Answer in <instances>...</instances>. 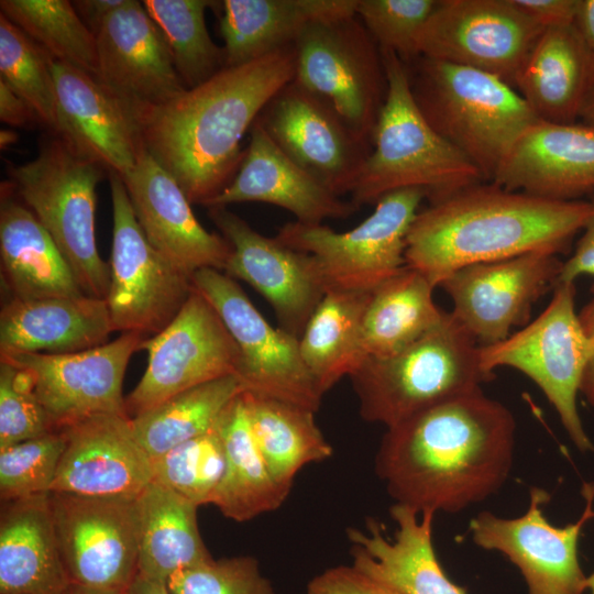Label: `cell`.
<instances>
[{
    "instance_id": "cell-20",
    "label": "cell",
    "mask_w": 594,
    "mask_h": 594,
    "mask_svg": "<svg viewBox=\"0 0 594 594\" xmlns=\"http://www.w3.org/2000/svg\"><path fill=\"white\" fill-rule=\"evenodd\" d=\"M99 81L139 124L182 95L184 86L164 36L142 2L125 0L96 35Z\"/></svg>"
},
{
    "instance_id": "cell-34",
    "label": "cell",
    "mask_w": 594,
    "mask_h": 594,
    "mask_svg": "<svg viewBox=\"0 0 594 594\" xmlns=\"http://www.w3.org/2000/svg\"><path fill=\"white\" fill-rule=\"evenodd\" d=\"M217 428L226 465L211 504L238 522L279 508L288 493L271 475L254 441L242 393L224 409Z\"/></svg>"
},
{
    "instance_id": "cell-14",
    "label": "cell",
    "mask_w": 594,
    "mask_h": 594,
    "mask_svg": "<svg viewBox=\"0 0 594 594\" xmlns=\"http://www.w3.org/2000/svg\"><path fill=\"white\" fill-rule=\"evenodd\" d=\"M146 370L125 398L130 418L195 386L238 375L239 349L213 306L195 288L176 317L146 338Z\"/></svg>"
},
{
    "instance_id": "cell-49",
    "label": "cell",
    "mask_w": 594,
    "mask_h": 594,
    "mask_svg": "<svg viewBox=\"0 0 594 594\" xmlns=\"http://www.w3.org/2000/svg\"><path fill=\"white\" fill-rule=\"evenodd\" d=\"M543 29L572 24L578 0H514Z\"/></svg>"
},
{
    "instance_id": "cell-37",
    "label": "cell",
    "mask_w": 594,
    "mask_h": 594,
    "mask_svg": "<svg viewBox=\"0 0 594 594\" xmlns=\"http://www.w3.org/2000/svg\"><path fill=\"white\" fill-rule=\"evenodd\" d=\"M371 294L328 290L305 327L300 355L322 394L364 361L361 333Z\"/></svg>"
},
{
    "instance_id": "cell-36",
    "label": "cell",
    "mask_w": 594,
    "mask_h": 594,
    "mask_svg": "<svg viewBox=\"0 0 594 594\" xmlns=\"http://www.w3.org/2000/svg\"><path fill=\"white\" fill-rule=\"evenodd\" d=\"M435 288L406 266L372 292L362 322L364 360L394 355L439 323L444 310L433 300Z\"/></svg>"
},
{
    "instance_id": "cell-33",
    "label": "cell",
    "mask_w": 594,
    "mask_h": 594,
    "mask_svg": "<svg viewBox=\"0 0 594 594\" xmlns=\"http://www.w3.org/2000/svg\"><path fill=\"white\" fill-rule=\"evenodd\" d=\"M138 571L166 583L177 572L212 559L197 522V506L152 481L135 498Z\"/></svg>"
},
{
    "instance_id": "cell-9",
    "label": "cell",
    "mask_w": 594,
    "mask_h": 594,
    "mask_svg": "<svg viewBox=\"0 0 594 594\" xmlns=\"http://www.w3.org/2000/svg\"><path fill=\"white\" fill-rule=\"evenodd\" d=\"M424 198L420 189L392 191L346 232L293 221L280 227L275 238L312 255L327 292H373L406 267L407 234Z\"/></svg>"
},
{
    "instance_id": "cell-58",
    "label": "cell",
    "mask_w": 594,
    "mask_h": 594,
    "mask_svg": "<svg viewBox=\"0 0 594 594\" xmlns=\"http://www.w3.org/2000/svg\"><path fill=\"white\" fill-rule=\"evenodd\" d=\"M587 590L591 591V594H594V572L587 576Z\"/></svg>"
},
{
    "instance_id": "cell-23",
    "label": "cell",
    "mask_w": 594,
    "mask_h": 594,
    "mask_svg": "<svg viewBox=\"0 0 594 594\" xmlns=\"http://www.w3.org/2000/svg\"><path fill=\"white\" fill-rule=\"evenodd\" d=\"M121 178L141 229L160 253L190 276L202 268L224 271L229 242L200 224L178 183L144 146Z\"/></svg>"
},
{
    "instance_id": "cell-41",
    "label": "cell",
    "mask_w": 594,
    "mask_h": 594,
    "mask_svg": "<svg viewBox=\"0 0 594 594\" xmlns=\"http://www.w3.org/2000/svg\"><path fill=\"white\" fill-rule=\"evenodd\" d=\"M53 58L0 13V80L23 98L50 133L57 132Z\"/></svg>"
},
{
    "instance_id": "cell-3",
    "label": "cell",
    "mask_w": 594,
    "mask_h": 594,
    "mask_svg": "<svg viewBox=\"0 0 594 594\" xmlns=\"http://www.w3.org/2000/svg\"><path fill=\"white\" fill-rule=\"evenodd\" d=\"M593 204L553 200L494 183L463 188L420 210L407 234L406 266L435 287L454 271L535 251L561 252Z\"/></svg>"
},
{
    "instance_id": "cell-43",
    "label": "cell",
    "mask_w": 594,
    "mask_h": 594,
    "mask_svg": "<svg viewBox=\"0 0 594 594\" xmlns=\"http://www.w3.org/2000/svg\"><path fill=\"white\" fill-rule=\"evenodd\" d=\"M65 444L66 436L61 430L0 450L1 501L51 493Z\"/></svg>"
},
{
    "instance_id": "cell-12",
    "label": "cell",
    "mask_w": 594,
    "mask_h": 594,
    "mask_svg": "<svg viewBox=\"0 0 594 594\" xmlns=\"http://www.w3.org/2000/svg\"><path fill=\"white\" fill-rule=\"evenodd\" d=\"M191 280L217 310L239 349L237 377L243 391L316 413L323 394L301 359L299 339L274 328L224 272L202 268L194 273Z\"/></svg>"
},
{
    "instance_id": "cell-4",
    "label": "cell",
    "mask_w": 594,
    "mask_h": 594,
    "mask_svg": "<svg viewBox=\"0 0 594 594\" xmlns=\"http://www.w3.org/2000/svg\"><path fill=\"white\" fill-rule=\"evenodd\" d=\"M387 94L373 147L351 191V201L375 205L388 193L420 189L436 202L485 180L479 168L425 119L410 89L407 65L381 51Z\"/></svg>"
},
{
    "instance_id": "cell-2",
    "label": "cell",
    "mask_w": 594,
    "mask_h": 594,
    "mask_svg": "<svg viewBox=\"0 0 594 594\" xmlns=\"http://www.w3.org/2000/svg\"><path fill=\"white\" fill-rule=\"evenodd\" d=\"M295 44L223 67L154 110L140 124L144 148L204 207L233 179L241 141L270 100L295 78Z\"/></svg>"
},
{
    "instance_id": "cell-13",
    "label": "cell",
    "mask_w": 594,
    "mask_h": 594,
    "mask_svg": "<svg viewBox=\"0 0 594 594\" xmlns=\"http://www.w3.org/2000/svg\"><path fill=\"white\" fill-rule=\"evenodd\" d=\"M543 28L514 0H439L416 56L474 68L512 87Z\"/></svg>"
},
{
    "instance_id": "cell-17",
    "label": "cell",
    "mask_w": 594,
    "mask_h": 594,
    "mask_svg": "<svg viewBox=\"0 0 594 594\" xmlns=\"http://www.w3.org/2000/svg\"><path fill=\"white\" fill-rule=\"evenodd\" d=\"M562 263L552 252L535 251L461 267L439 286L453 302V317L479 346H487L529 323L534 304L556 287Z\"/></svg>"
},
{
    "instance_id": "cell-54",
    "label": "cell",
    "mask_w": 594,
    "mask_h": 594,
    "mask_svg": "<svg viewBox=\"0 0 594 594\" xmlns=\"http://www.w3.org/2000/svg\"><path fill=\"white\" fill-rule=\"evenodd\" d=\"M129 594H172L167 584L136 575L128 590Z\"/></svg>"
},
{
    "instance_id": "cell-11",
    "label": "cell",
    "mask_w": 594,
    "mask_h": 594,
    "mask_svg": "<svg viewBox=\"0 0 594 594\" xmlns=\"http://www.w3.org/2000/svg\"><path fill=\"white\" fill-rule=\"evenodd\" d=\"M109 178L113 229L107 307L114 331L151 338L180 311L194 289L193 276L150 243L121 176L110 172Z\"/></svg>"
},
{
    "instance_id": "cell-35",
    "label": "cell",
    "mask_w": 594,
    "mask_h": 594,
    "mask_svg": "<svg viewBox=\"0 0 594 594\" xmlns=\"http://www.w3.org/2000/svg\"><path fill=\"white\" fill-rule=\"evenodd\" d=\"M242 397L254 441L271 475L286 493L304 466L332 455L315 411L245 391Z\"/></svg>"
},
{
    "instance_id": "cell-32",
    "label": "cell",
    "mask_w": 594,
    "mask_h": 594,
    "mask_svg": "<svg viewBox=\"0 0 594 594\" xmlns=\"http://www.w3.org/2000/svg\"><path fill=\"white\" fill-rule=\"evenodd\" d=\"M358 0H224L220 33L226 67L294 45L311 23L355 14Z\"/></svg>"
},
{
    "instance_id": "cell-56",
    "label": "cell",
    "mask_w": 594,
    "mask_h": 594,
    "mask_svg": "<svg viewBox=\"0 0 594 594\" xmlns=\"http://www.w3.org/2000/svg\"><path fill=\"white\" fill-rule=\"evenodd\" d=\"M65 594H129L128 590H106L72 584Z\"/></svg>"
},
{
    "instance_id": "cell-46",
    "label": "cell",
    "mask_w": 594,
    "mask_h": 594,
    "mask_svg": "<svg viewBox=\"0 0 594 594\" xmlns=\"http://www.w3.org/2000/svg\"><path fill=\"white\" fill-rule=\"evenodd\" d=\"M167 586L172 594H276L250 556L211 559L175 573Z\"/></svg>"
},
{
    "instance_id": "cell-10",
    "label": "cell",
    "mask_w": 594,
    "mask_h": 594,
    "mask_svg": "<svg viewBox=\"0 0 594 594\" xmlns=\"http://www.w3.org/2000/svg\"><path fill=\"white\" fill-rule=\"evenodd\" d=\"M295 80L373 145L387 94L382 52L356 14L309 24L295 42Z\"/></svg>"
},
{
    "instance_id": "cell-55",
    "label": "cell",
    "mask_w": 594,
    "mask_h": 594,
    "mask_svg": "<svg viewBox=\"0 0 594 594\" xmlns=\"http://www.w3.org/2000/svg\"><path fill=\"white\" fill-rule=\"evenodd\" d=\"M583 124L594 128V76L585 96L580 117Z\"/></svg>"
},
{
    "instance_id": "cell-38",
    "label": "cell",
    "mask_w": 594,
    "mask_h": 594,
    "mask_svg": "<svg viewBox=\"0 0 594 594\" xmlns=\"http://www.w3.org/2000/svg\"><path fill=\"white\" fill-rule=\"evenodd\" d=\"M242 392L235 375L180 392L131 418L136 439L153 460L212 429Z\"/></svg>"
},
{
    "instance_id": "cell-51",
    "label": "cell",
    "mask_w": 594,
    "mask_h": 594,
    "mask_svg": "<svg viewBox=\"0 0 594 594\" xmlns=\"http://www.w3.org/2000/svg\"><path fill=\"white\" fill-rule=\"evenodd\" d=\"M125 0H76L73 6L84 24L97 35L105 20Z\"/></svg>"
},
{
    "instance_id": "cell-1",
    "label": "cell",
    "mask_w": 594,
    "mask_h": 594,
    "mask_svg": "<svg viewBox=\"0 0 594 594\" xmlns=\"http://www.w3.org/2000/svg\"><path fill=\"white\" fill-rule=\"evenodd\" d=\"M510 410L482 388L387 428L375 468L395 504L458 513L497 493L514 459Z\"/></svg>"
},
{
    "instance_id": "cell-29",
    "label": "cell",
    "mask_w": 594,
    "mask_h": 594,
    "mask_svg": "<svg viewBox=\"0 0 594 594\" xmlns=\"http://www.w3.org/2000/svg\"><path fill=\"white\" fill-rule=\"evenodd\" d=\"M2 504L0 594H65L72 582L56 537L51 493Z\"/></svg>"
},
{
    "instance_id": "cell-16",
    "label": "cell",
    "mask_w": 594,
    "mask_h": 594,
    "mask_svg": "<svg viewBox=\"0 0 594 594\" xmlns=\"http://www.w3.org/2000/svg\"><path fill=\"white\" fill-rule=\"evenodd\" d=\"M256 122L286 155L340 197L351 194L373 147L329 102L295 78L270 100Z\"/></svg>"
},
{
    "instance_id": "cell-39",
    "label": "cell",
    "mask_w": 594,
    "mask_h": 594,
    "mask_svg": "<svg viewBox=\"0 0 594 594\" xmlns=\"http://www.w3.org/2000/svg\"><path fill=\"white\" fill-rule=\"evenodd\" d=\"M210 0H145L146 12L161 30L175 68L187 89L207 81L226 67L223 47L211 38L206 10Z\"/></svg>"
},
{
    "instance_id": "cell-31",
    "label": "cell",
    "mask_w": 594,
    "mask_h": 594,
    "mask_svg": "<svg viewBox=\"0 0 594 594\" xmlns=\"http://www.w3.org/2000/svg\"><path fill=\"white\" fill-rule=\"evenodd\" d=\"M594 76V63L572 24L544 29L514 88L535 117L575 123Z\"/></svg>"
},
{
    "instance_id": "cell-50",
    "label": "cell",
    "mask_w": 594,
    "mask_h": 594,
    "mask_svg": "<svg viewBox=\"0 0 594 594\" xmlns=\"http://www.w3.org/2000/svg\"><path fill=\"white\" fill-rule=\"evenodd\" d=\"M0 120L11 128L32 129L42 125L33 108L1 80Z\"/></svg>"
},
{
    "instance_id": "cell-8",
    "label": "cell",
    "mask_w": 594,
    "mask_h": 594,
    "mask_svg": "<svg viewBox=\"0 0 594 594\" xmlns=\"http://www.w3.org/2000/svg\"><path fill=\"white\" fill-rule=\"evenodd\" d=\"M574 283L558 284L547 308L519 331L480 346L483 369L513 367L528 376L557 411L571 441L583 452L594 447L576 407L591 356V343L575 311Z\"/></svg>"
},
{
    "instance_id": "cell-45",
    "label": "cell",
    "mask_w": 594,
    "mask_h": 594,
    "mask_svg": "<svg viewBox=\"0 0 594 594\" xmlns=\"http://www.w3.org/2000/svg\"><path fill=\"white\" fill-rule=\"evenodd\" d=\"M52 431L30 372L0 359V450Z\"/></svg>"
},
{
    "instance_id": "cell-25",
    "label": "cell",
    "mask_w": 594,
    "mask_h": 594,
    "mask_svg": "<svg viewBox=\"0 0 594 594\" xmlns=\"http://www.w3.org/2000/svg\"><path fill=\"white\" fill-rule=\"evenodd\" d=\"M492 183L553 200L594 191V128L537 120L514 144Z\"/></svg>"
},
{
    "instance_id": "cell-26",
    "label": "cell",
    "mask_w": 594,
    "mask_h": 594,
    "mask_svg": "<svg viewBox=\"0 0 594 594\" xmlns=\"http://www.w3.org/2000/svg\"><path fill=\"white\" fill-rule=\"evenodd\" d=\"M238 202L271 204L311 224L345 219L359 210L295 163L256 121L235 176L206 208Z\"/></svg>"
},
{
    "instance_id": "cell-18",
    "label": "cell",
    "mask_w": 594,
    "mask_h": 594,
    "mask_svg": "<svg viewBox=\"0 0 594 594\" xmlns=\"http://www.w3.org/2000/svg\"><path fill=\"white\" fill-rule=\"evenodd\" d=\"M144 339L124 332L113 341L75 353L0 355L30 372L36 397L54 430L61 431L97 415H128L123 378Z\"/></svg>"
},
{
    "instance_id": "cell-57",
    "label": "cell",
    "mask_w": 594,
    "mask_h": 594,
    "mask_svg": "<svg viewBox=\"0 0 594 594\" xmlns=\"http://www.w3.org/2000/svg\"><path fill=\"white\" fill-rule=\"evenodd\" d=\"M19 135L13 129H2L0 132V145L1 148H7L14 144Z\"/></svg>"
},
{
    "instance_id": "cell-19",
    "label": "cell",
    "mask_w": 594,
    "mask_h": 594,
    "mask_svg": "<svg viewBox=\"0 0 594 594\" xmlns=\"http://www.w3.org/2000/svg\"><path fill=\"white\" fill-rule=\"evenodd\" d=\"M134 502L51 492L56 537L72 584L129 590L139 573Z\"/></svg>"
},
{
    "instance_id": "cell-53",
    "label": "cell",
    "mask_w": 594,
    "mask_h": 594,
    "mask_svg": "<svg viewBox=\"0 0 594 594\" xmlns=\"http://www.w3.org/2000/svg\"><path fill=\"white\" fill-rule=\"evenodd\" d=\"M572 25L594 63V0H578Z\"/></svg>"
},
{
    "instance_id": "cell-30",
    "label": "cell",
    "mask_w": 594,
    "mask_h": 594,
    "mask_svg": "<svg viewBox=\"0 0 594 594\" xmlns=\"http://www.w3.org/2000/svg\"><path fill=\"white\" fill-rule=\"evenodd\" d=\"M0 257L2 280L10 298L34 300L85 295L52 237L9 182L1 185Z\"/></svg>"
},
{
    "instance_id": "cell-24",
    "label": "cell",
    "mask_w": 594,
    "mask_h": 594,
    "mask_svg": "<svg viewBox=\"0 0 594 594\" xmlns=\"http://www.w3.org/2000/svg\"><path fill=\"white\" fill-rule=\"evenodd\" d=\"M57 132L109 173L128 174L143 147L136 123L99 79L53 59Z\"/></svg>"
},
{
    "instance_id": "cell-48",
    "label": "cell",
    "mask_w": 594,
    "mask_h": 594,
    "mask_svg": "<svg viewBox=\"0 0 594 594\" xmlns=\"http://www.w3.org/2000/svg\"><path fill=\"white\" fill-rule=\"evenodd\" d=\"M593 212L583 227V234L571 257L562 263L557 284L574 283L582 275L594 277V198Z\"/></svg>"
},
{
    "instance_id": "cell-47",
    "label": "cell",
    "mask_w": 594,
    "mask_h": 594,
    "mask_svg": "<svg viewBox=\"0 0 594 594\" xmlns=\"http://www.w3.org/2000/svg\"><path fill=\"white\" fill-rule=\"evenodd\" d=\"M307 594H399L351 565L333 566L316 575Z\"/></svg>"
},
{
    "instance_id": "cell-7",
    "label": "cell",
    "mask_w": 594,
    "mask_h": 594,
    "mask_svg": "<svg viewBox=\"0 0 594 594\" xmlns=\"http://www.w3.org/2000/svg\"><path fill=\"white\" fill-rule=\"evenodd\" d=\"M106 172L50 132L33 160L8 169L15 195L52 237L80 289L100 299L110 287V265L98 253L95 231L96 189Z\"/></svg>"
},
{
    "instance_id": "cell-22",
    "label": "cell",
    "mask_w": 594,
    "mask_h": 594,
    "mask_svg": "<svg viewBox=\"0 0 594 594\" xmlns=\"http://www.w3.org/2000/svg\"><path fill=\"white\" fill-rule=\"evenodd\" d=\"M64 432L65 450L52 492L135 499L153 481L152 459L128 415H97Z\"/></svg>"
},
{
    "instance_id": "cell-21",
    "label": "cell",
    "mask_w": 594,
    "mask_h": 594,
    "mask_svg": "<svg viewBox=\"0 0 594 594\" xmlns=\"http://www.w3.org/2000/svg\"><path fill=\"white\" fill-rule=\"evenodd\" d=\"M208 215L231 246L223 272L257 290L280 328L300 339L327 293L312 255L261 234L227 207L208 208Z\"/></svg>"
},
{
    "instance_id": "cell-5",
    "label": "cell",
    "mask_w": 594,
    "mask_h": 594,
    "mask_svg": "<svg viewBox=\"0 0 594 594\" xmlns=\"http://www.w3.org/2000/svg\"><path fill=\"white\" fill-rule=\"evenodd\" d=\"M410 64L411 94L425 119L492 182L538 119L517 90L496 76L424 56Z\"/></svg>"
},
{
    "instance_id": "cell-42",
    "label": "cell",
    "mask_w": 594,
    "mask_h": 594,
    "mask_svg": "<svg viewBox=\"0 0 594 594\" xmlns=\"http://www.w3.org/2000/svg\"><path fill=\"white\" fill-rule=\"evenodd\" d=\"M153 480L197 506L211 504L226 457L217 425L152 460Z\"/></svg>"
},
{
    "instance_id": "cell-44",
    "label": "cell",
    "mask_w": 594,
    "mask_h": 594,
    "mask_svg": "<svg viewBox=\"0 0 594 594\" xmlns=\"http://www.w3.org/2000/svg\"><path fill=\"white\" fill-rule=\"evenodd\" d=\"M439 0H358L355 14L381 51L405 64L416 56V38Z\"/></svg>"
},
{
    "instance_id": "cell-52",
    "label": "cell",
    "mask_w": 594,
    "mask_h": 594,
    "mask_svg": "<svg viewBox=\"0 0 594 594\" xmlns=\"http://www.w3.org/2000/svg\"><path fill=\"white\" fill-rule=\"evenodd\" d=\"M579 319L591 343V356L584 371L580 392L594 406V299L582 308Z\"/></svg>"
},
{
    "instance_id": "cell-6",
    "label": "cell",
    "mask_w": 594,
    "mask_h": 594,
    "mask_svg": "<svg viewBox=\"0 0 594 594\" xmlns=\"http://www.w3.org/2000/svg\"><path fill=\"white\" fill-rule=\"evenodd\" d=\"M369 422L394 427L453 397L476 391L494 374L480 346L451 312L414 343L386 358H367L349 376Z\"/></svg>"
},
{
    "instance_id": "cell-40",
    "label": "cell",
    "mask_w": 594,
    "mask_h": 594,
    "mask_svg": "<svg viewBox=\"0 0 594 594\" xmlns=\"http://www.w3.org/2000/svg\"><path fill=\"white\" fill-rule=\"evenodd\" d=\"M1 13L54 61L98 76L96 35L68 0H1Z\"/></svg>"
},
{
    "instance_id": "cell-15",
    "label": "cell",
    "mask_w": 594,
    "mask_h": 594,
    "mask_svg": "<svg viewBox=\"0 0 594 594\" xmlns=\"http://www.w3.org/2000/svg\"><path fill=\"white\" fill-rule=\"evenodd\" d=\"M582 493L586 505L575 522L551 525L543 514L550 495L532 487L528 509L521 516L479 513L470 522L472 540L514 563L526 581L528 594H584L587 576L580 565L578 543L583 526L594 518V483H585Z\"/></svg>"
},
{
    "instance_id": "cell-27",
    "label": "cell",
    "mask_w": 594,
    "mask_h": 594,
    "mask_svg": "<svg viewBox=\"0 0 594 594\" xmlns=\"http://www.w3.org/2000/svg\"><path fill=\"white\" fill-rule=\"evenodd\" d=\"M435 515L394 504L393 538L386 537L374 519H369L363 529L349 528L352 565L399 594H466L447 576L437 559L432 543Z\"/></svg>"
},
{
    "instance_id": "cell-28",
    "label": "cell",
    "mask_w": 594,
    "mask_h": 594,
    "mask_svg": "<svg viewBox=\"0 0 594 594\" xmlns=\"http://www.w3.org/2000/svg\"><path fill=\"white\" fill-rule=\"evenodd\" d=\"M114 331L106 299L10 298L0 314V354H66L108 342Z\"/></svg>"
}]
</instances>
